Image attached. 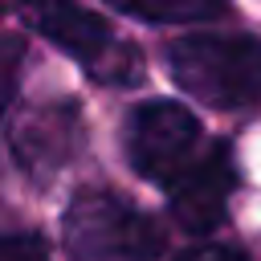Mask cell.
I'll return each instance as SVG.
<instances>
[{
	"instance_id": "cell-1",
	"label": "cell",
	"mask_w": 261,
	"mask_h": 261,
	"mask_svg": "<svg viewBox=\"0 0 261 261\" xmlns=\"http://www.w3.org/2000/svg\"><path fill=\"white\" fill-rule=\"evenodd\" d=\"M167 73L204 106L237 110L261 98V41L249 33H188L167 45Z\"/></svg>"
},
{
	"instance_id": "cell-2",
	"label": "cell",
	"mask_w": 261,
	"mask_h": 261,
	"mask_svg": "<svg viewBox=\"0 0 261 261\" xmlns=\"http://www.w3.org/2000/svg\"><path fill=\"white\" fill-rule=\"evenodd\" d=\"M61 241L73 261H155L163 253V228L155 216L110 188H82L69 200Z\"/></svg>"
},
{
	"instance_id": "cell-3",
	"label": "cell",
	"mask_w": 261,
	"mask_h": 261,
	"mask_svg": "<svg viewBox=\"0 0 261 261\" xmlns=\"http://www.w3.org/2000/svg\"><path fill=\"white\" fill-rule=\"evenodd\" d=\"M24 20L49 37L57 49H65L69 57H77L86 65V73L102 86H130L143 77V57L135 45L118 41L114 29L77 4H33L24 8Z\"/></svg>"
},
{
	"instance_id": "cell-4",
	"label": "cell",
	"mask_w": 261,
	"mask_h": 261,
	"mask_svg": "<svg viewBox=\"0 0 261 261\" xmlns=\"http://www.w3.org/2000/svg\"><path fill=\"white\" fill-rule=\"evenodd\" d=\"M208 151L204 126L196 114L179 102H139L126 114V155L130 167L151 184H175L196 167V159Z\"/></svg>"
},
{
	"instance_id": "cell-5",
	"label": "cell",
	"mask_w": 261,
	"mask_h": 261,
	"mask_svg": "<svg viewBox=\"0 0 261 261\" xmlns=\"http://www.w3.org/2000/svg\"><path fill=\"white\" fill-rule=\"evenodd\" d=\"M82 139H86L82 110L69 98H53L16 114L8 130V151L29 179L45 184L73 163V155L82 151Z\"/></svg>"
},
{
	"instance_id": "cell-6",
	"label": "cell",
	"mask_w": 261,
	"mask_h": 261,
	"mask_svg": "<svg viewBox=\"0 0 261 261\" xmlns=\"http://www.w3.org/2000/svg\"><path fill=\"white\" fill-rule=\"evenodd\" d=\"M237 188V171H232V151L228 143H208V151L196 159V167L188 175H179L171 184V220L184 232H212L220 228L224 212H228V196Z\"/></svg>"
},
{
	"instance_id": "cell-7",
	"label": "cell",
	"mask_w": 261,
	"mask_h": 261,
	"mask_svg": "<svg viewBox=\"0 0 261 261\" xmlns=\"http://www.w3.org/2000/svg\"><path fill=\"white\" fill-rule=\"evenodd\" d=\"M122 16L147 20V24H192V20H212L224 16V4H204V0H188V4H139V0H118L114 4Z\"/></svg>"
},
{
	"instance_id": "cell-8",
	"label": "cell",
	"mask_w": 261,
	"mask_h": 261,
	"mask_svg": "<svg viewBox=\"0 0 261 261\" xmlns=\"http://www.w3.org/2000/svg\"><path fill=\"white\" fill-rule=\"evenodd\" d=\"M20 65H24V41L20 37H0V118L8 114V106L16 98Z\"/></svg>"
},
{
	"instance_id": "cell-9",
	"label": "cell",
	"mask_w": 261,
	"mask_h": 261,
	"mask_svg": "<svg viewBox=\"0 0 261 261\" xmlns=\"http://www.w3.org/2000/svg\"><path fill=\"white\" fill-rule=\"evenodd\" d=\"M0 261H49V249L33 232H0Z\"/></svg>"
},
{
	"instance_id": "cell-10",
	"label": "cell",
	"mask_w": 261,
	"mask_h": 261,
	"mask_svg": "<svg viewBox=\"0 0 261 261\" xmlns=\"http://www.w3.org/2000/svg\"><path fill=\"white\" fill-rule=\"evenodd\" d=\"M175 261H245V253L232 249V245H192Z\"/></svg>"
}]
</instances>
